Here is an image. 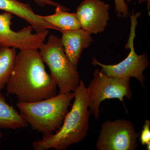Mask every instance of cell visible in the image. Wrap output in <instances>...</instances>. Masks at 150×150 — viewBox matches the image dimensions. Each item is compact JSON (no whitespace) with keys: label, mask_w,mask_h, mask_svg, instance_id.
I'll return each instance as SVG.
<instances>
[{"label":"cell","mask_w":150,"mask_h":150,"mask_svg":"<svg viewBox=\"0 0 150 150\" xmlns=\"http://www.w3.org/2000/svg\"><path fill=\"white\" fill-rule=\"evenodd\" d=\"M38 50H21L17 54L6 87L7 93L15 96L18 102H36L57 95V84L46 72Z\"/></svg>","instance_id":"1"},{"label":"cell","mask_w":150,"mask_h":150,"mask_svg":"<svg viewBox=\"0 0 150 150\" xmlns=\"http://www.w3.org/2000/svg\"><path fill=\"white\" fill-rule=\"evenodd\" d=\"M74 92V101L60 129L54 134L43 135L41 139L33 142V149L65 150L85 139L89 130L91 112L86 87L83 81H80Z\"/></svg>","instance_id":"2"},{"label":"cell","mask_w":150,"mask_h":150,"mask_svg":"<svg viewBox=\"0 0 150 150\" xmlns=\"http://www.w3.org/2000/svg\"><path fill=\"white\" fill-rule=\"evenodd\" d=\"M74 96V92L59 93L36 102H18L17 107L20 114L33 129L43 135H50L62 126Z\"/></svg>","instance_id":"3"},{"label":"cell","mask_w":150,"mask_h":150,"mask_svg":"<svg viewBox=\"0 0 150 150\" xmlns=\"http://www.w3.org/2000/svg\"><path fill=\"white\" fill-rule=\"evenodd\" d=\"M39 50L43 62L49 68L51 76L59 87V93L74 92L80 81L79 74L77 67L66 55L61 38L50 35L48 41Z\"/></svg>","instance_id":"4"},{"label":"cell","mask_w":150,"mask_h":150,"mask_svg":"<svg viewBox=\"0 0 150 150\" xmlns=\"http://www.w3.org/2000/svg\"><path fill=\"white\" fill-rule=\"evenodd\" d=\"M130 81V78L111 76L99 69L95 70L93 78L86 89L89 110L96 120L99 119L100 106L103 100L117 99L124 104V97L132 98Z\"/></svg>","instance_id":"5"},{"label":"cell","mask_w":150,"mask_h":150,"mask_svg":"<svg viewBox=\"0 0 150 150\" xmlns=\"http://www.w3.org/2000/svg\"><path fill=\"white\" fill-rule=\"evenodd\" d=\"M141 15L140 12L134 13L131 16V27L128 42L126 48L130 50L129 55L126 59L118 64L106 65L98 62L96 58H93L92 64L93 66H99L101 71L108 76L118 78H134L140 82L145 87L144 82L145 80L144 72L149 64L147 55L146 54L138 55L134 47V40L136 37V29L138 24L137 19Z\"/></svg>","instance_id":"6"},{"label":"cell","mask_w":150,"mask_h":150,"mask_svg":"<svg viewBox=\"0 0 150 150\" xmlns=\"http://www.w3.org/2000/svg\"><path fill=\"white\" fill-rule=\"evenodd\" d=\"M139 135L131 121L108 120L101 125L96 147L98 150H134Z\"/></svg>","instance_id":"7"},{"label":"cell","mask_w":150,"mask_h":150,"mask_svg":"<svg viewBox=\"0 0 150 150\" xmlns=\"http://www.w3.org/2000/svg\"><path fill=\"white\" fill-rule=\"evenodd\" d=\"M13 14L4 11L0 13V44L21 50L34 49L39 50L45 42L49 30L33 32L30 25L18 31L12 29Z\"/></svg>","instance_id":"8"},{"label":"cell","mask_w":150,"mask_h":150,"mask_svg":"<svg viewBox=\"0 0 150 150\" xmlns=\"http://www.w3.org/2000/svg\"><path fill=\"white\" fill-rule=\"evenodd\" d=\"M110 5L101 0H84L77 8L81 28L91 34L103 32L109 19Z\"/></svg>","instance_id":"9"},{"label":"cell","mask_w":150,"mask_h":150,"mask_svg":"<svg viewBox=\"0 0 150 150\" xmlns=\"http://www.w3.org/2000/svg\"><path fill=\"white\" fill-rule=\"evenodd\" d=\"M0 10L24 20L32 26L35 32H43L48 29L58 30L43 19L42 16L35 13L29 4L21 2L17 0H0Z\"/></svg>","instance_id":"10"},{"label":"cell","mask_w":150,"mask_h":150,"mask_svg":"<svg viewBox=\"0 0 150 150\" xmlns=\"http://www.w3.org/2000/svg\"><path fill=\"white\" fill-rule=\"evenodd\" d=\"M61 33V40L65 53L71 63L77 67L83 51L93 41L91 34L81 28Z\"/></svg>","instance_id":"11"},{"label":"cell","mask_w":150,"mask_h":150,"mask_svg":"<svg viewBox=\"0 0 150 150\" xmlns=\"http://www.w3.org/2000/svg\"><path fill=\"white\" fill-rule=\"evenodd\" d=\"M68 10L62 6H58L56 7L55 13L42 18L61 32L81 28L76 13L68 12Z\"/></svg>","instance_id":"12"},{"label":"cell","mask_w":150,"mask_h":150,"mask_svg":"<svg viewBox=\"0 0 150 150\" xmlns=\"http://www.w3.org/2000/svg\"><path fill=\"white\" fill-rule=\"evenodd\" d=\"M28 126L20 113L7 103L4 96L0 92V129L15 130Z\"/></svg>","instance_id":"13"},{"label":"cell","mask_w":150,"mask_h":150,"mask_svg":"<svg viewBox=\"0 0 150 150\" xmlns=\"http://www.w3.org/2000/svg\"><path fill=\"white\" fill-rule=\"evenodd\" d=\"M16 49L0 44V91L4 88L13 71Z\"/></svg>","instance_id":"14"},{"label":"cell","mask_w":150,"mask_h":150,"mask_svg":"<svg viewBox=\"0 0 150 150\" xmlns=\"http://www.w3.org/2000/svg\"><path fill=\"white\" fill-rule=\"evenodd\" d=\"M115 10L117 17L119 18H127L129 15V8L126 3L132 0H114Z\"/></svg>","instance_id":"15"},{"label":"cell","mask_w":150,"mask_h":150,"mask_svg":"<svg viewBox=\"0 0 150 150\" xmlns=\"http://www.w3.org/2000/svg\"><path fill=\"white\" fill-rule=\"evenodd\" d=\"M140 136V141L143 146L150 144V121L146 120Z\"/></svg>","instance_id":"16"},{"label":"cell","mask_w":150,"mask_h":150,"mask_svg":"<svg viewBox=\"0 0 150 150\" xmlns=\"http://www.w3.org/2000/svg\"><path fill=\"white\" fill-rule=\"evenodd\" d=\"M38 5L42 7H44L46 6H62L58 3L55 2L51 0H33Z\"/></svg>","instance_id":"17"},{"label":"cell","mask_w":150,"mask_h":150,"mask_svg":"<svg viewBox=\"0 0 150 150\" xmlns=\"http://www.w3.org/2000/svg\"><path fill=\"white\" fill-rule=\"evenodd\" d=\"M139 4H142V3H146L147 4V8L148 12H149V14L150 16V0H139Z\"/></svg>","instance_id":"18"},{"label":"cell","mask_w":150,"mask_h":150,"mask_svg":"<svg viewBox=\"0 0 150 150\" xmlns=\"http://www.w3.org/2000/svg\"><path fill=\"white\" fill-rule=\"evenodd\" d=\"M147 149L150 150V144H148L146 145Z\"/></svg>","instance_id":"19"},{"label":"cell","mask_w":150,"mask_h":150,"mask_svg":"<svg viewBox=\"0 0 150 150\" xmlns=\"http://www.w3.org/2000/svg\"><path fill=\"white\" fill-rule=\"evenodd\" d=\"M3 137V134L1 132H0V139L2 138Z\"/></svg>","instance_id":"20"}]
</instances>
